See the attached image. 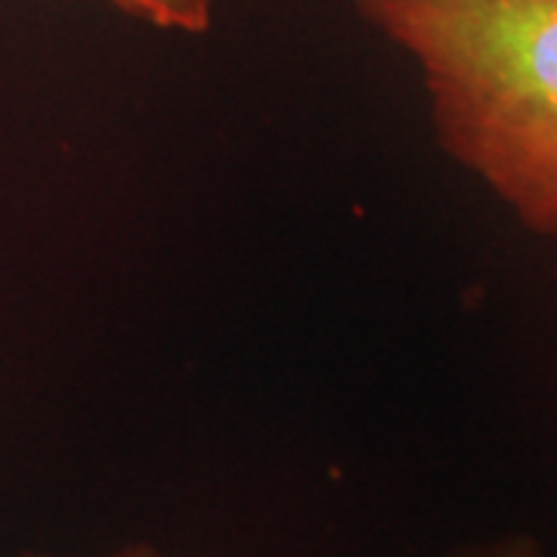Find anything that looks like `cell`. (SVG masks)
Listing matches in <instances>:
<instances>
[{
    "label": "cell",
    "instance_id": "3",
    "mask_svg": "<svg viewBox=\"0 0 557 557\" xmlns=\"http://www.w3.org/2000/svg\"><path fill=\"white\" fill-rule=\"evenodd\" d=\"M449 557H548V552L530 533H498L480 542H468Z\"/></svg>",
    "mask_w": 557,
    "mask_h": 557
},
{
    "label": "cell",
    "instance_id": "4",
    "mask_svg": "<svg viewBox=\"0 0 557 557\" xmlns=\"http://www.w3.org/2000/svg\"><path fill=\"white\" fill-rule=\"evenodd\" d=\"M28 557H50V555H28ZM102 557H164L156 548V545H149V542H131V545H124L119 552H112V555H102Z\"/></svg>",
    "mask_w": 557,
    "mask_h": 557
},
{
    "label": "cell",
    "instance_id": "1",
    "mask_svg": "<svg viewBox=\"0 0 557 557\" xmlns=\"http://www.w3.org/2000/svg\"><path fill=\"white\" fill-rule=\"evenodd\" d=\"M416 62L440 149L557 236V0H357Z\"/></svg>",
    "mask_w": 557,
    "mask_h": 557
},
{
    "label": "cell",
    "instance_id": "2",
    "mask_svg": "<svg viewBox=\"0 0 557 557\" xmlns=\"http://www.w3.org/2000/svg\"><path fill=\"white\" fill-rule=\"evenodd\" d=\"M109 3L152 28L177 32V35L211 32L214 7H218V0H109Z\"/></svg>",
    "mask_w": 557,
    "mask_h": 557
}]
</instances>
